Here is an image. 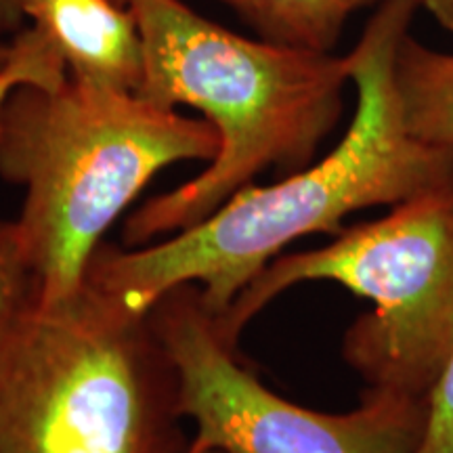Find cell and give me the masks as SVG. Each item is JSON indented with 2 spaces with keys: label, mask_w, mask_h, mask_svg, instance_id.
Segmentation results:
<instances>
[{
  "label": "cell",
  "mask_w": 453,
  "mask_h": 453,
  "mask_svg": "<svg viewBox=\"0 0 453 453\" xmlns=\"http://www.w3.org/2000/svg\"><path fill=\"white\" fill-rule=\"evenodd\" d=\"M113 3H118V4H122V7H128V0H113Z\"/></svg>",
  "instance_id": "obj_16"
},
{
  "label": "cell",
  "mask_w": 453,
  "mask_h": 453,
  "mask_svg": "<svg viewBox=\"0 0 453 453\" xmlns=\"http://www.w3.org/2000/svg\"><path fill=\"white\" fill-rule=\"evenodd\" d=\"M36 300V277L19 225L17 220L0 219V347Z\"/></svg>",
  "instance_id": "obj_10"
},
{
  "label": "cell",
  "mask_w": 453,
  "mask_h": 453,
  "mask_svg": "<svg viewBox=\"0 0 453 453\" xmlns=\"http://www.w3.org/2000/svg\"><path fill=\"white\" fill-rule=\"evenodd\" d=\"M11 42H13V59L0 72V105L19 84L53 87L67 78L64 59L34 26L17 32Z\"/></svg>",
  "instance_id": "obj_11"
},
{
  "label": "cell",
  "mask_w": 453,
  "mask_h": 453,
  "mask_svg": "<svg viewBox=\"0 0 453 453\" xmlns=\"http://www.w3.org/2000/svg\"><path fill=\"white\" fill-rule=\"evenodd\" d=\"M428 405L426 433L418 453H453V359Z\"/></svg>",
  "instance_id": "obj_12"
},
{
  "label": "cell",
  "mask_w": 453,
  "mask_h": 453,
  "mask_svg": "<svg viewBox=\"0 0 453 453\" xmlns=\"http://www.w3.org/2000/svg\"><path fill=\"white\" fill-rule=\"evenodd\" d=\"M180 380V410L196 426L187 453H418L428 399L365 388L357 410L324 413L283 399L237 359L197 286L151 304Z\"/></svg>",
  "instance_id": "obj_6"
},
{
  "label": "cell",
  "mask_w": 453,
  "mask_h": 453,
  "mask_svg": "<svg viewBox=\"0 0 453 453\" xmlns=\"http://www.w3.org/2000/svg\"><path fill=\"white\" fill-rule=\"evenodd\" d=\"M418 9L384 0L347 55L357 105L330 154L273 185H246L200 225L137 248L104 242L87 280L134 311H150L177 286H197L203 307L223 317L283 248L304 235H338L357 211L396 203L453 183V147L407 128L395 87V55Z\"/></svg>",
  "instance_id": "obj_1"
},
{
  "label": "cell",
  "mask_w": 453,
  "mask_h": 453,
  "mask_svg": "<svg viewBox=\"0 0 453 453\" xmlns=\"http://www.w3.org/2000/svg\"><path fill=\"white\" fill-rule=\"evenodd\" d=\"M21 15L15 9L13 0H0V30H13L19 26Z\"/></svg>",
  "instance_id": "obj_14"
},
{
  "label": "cell",
  "mask_w": 453,
  "mask_h": 453,
  "mask_svg": "<svg viewBox=\"0 0 453 453\" xmlns=\"http://www.w3.org/2000/svg\"><path fill=\"white\" fill-rule=\"evenodd\" d=\"M304 281H334L373 303L344 334L342 357L367 388L430 399L453 359V183L390 206L327 246L277 257L214 319L225 342L271 300Z\"/></svg>",
  "instance_id": "obj_5"
},
{
  "label": "cell",
  "mask_w": 453,
  "mask_h": 453,
  "mask_svg": "<svg viewBox=\"0 0 453 453\" xmlns=\"http://www.w3.org/2000/svg\"><path fill=\"white\" fill-rule=\"evenodd\" d=\"M217 130L133 90L67 73L19 84L0 105V179L24 189L19 225L38 303L70 298L107 229L156 174L211 162Z\"/></svg>",
  "instance_id": "obj_3"
},
{
  "label": "cell",
  "mask_w": 453,
  "mask_h": 453,
  "mask_svg": "<svg viewBox=\"0 0 453 453\" xmlns=\"http://www.w3.org/2000/svg\"><path fill=\"white\" fill-rule=\"evenodd\" d=\"M265 41L334 53L349 19L384 0H220Z\"/></svg>",
  "instance_id": "obj_9"
},
{
  "label": "cell",
  "mask_w": 453,
  "mask_h": 453,
  "mask_svg": "<svg viewBox=\"0 0 453 453\" xmlns=\"http://www.w3.org/2000/svg\"><path fill=\"white\" fill-rule=\"evenodd\" d=\"M11 59H13V42L0 41V72L11 64Z\"/></svg>",
  "instance_id": "obj_15"
},
{
  "label": "cell",
  "mask_w": 453,
  "mask_h": 453,
  "mask_svg": "<svg viewBox=\"0 0 453 453\" xmlns=\"http://www.w3.org/2000/svg\"><path fill=\"white\" fill-rule=\"evenodd\" d=\"M395 87L410 133L453 147V53L428 47L410 32L395 55Z\"/></svg>",
  "instance_id": "obj_8"
},
{
  "label": "cell",
  "mask_w": 453,
  "mask_h": 453,
  "mask_svg": "<svg viewBox=\"0 0 453 453\" xmlns=\"http://www.w3.org/2000/svg\"><path fill=\"white\" fill-rule=\"evenodd\" d=\"M143 38L137 95L194 107L217 130L208 166L124 220V246L160 242L200 225L265 170L298 173L336 128L350 82L347 55L248 38L183 0H128Z\"/></svg>",
  "instance_id": "obj_2"
},
{
  "label": "cell",
  "mask_w": 453,
  "mask_h": 453,
  "mask_svg": "<svg viewBox=\"0 0 453 453\" xmlns=\"http://www.w3.org/2000/svg\"><path fill=\"white\" fill-rule=\"evenodd\" d=\"M21 17L59 53L67 73L137 93L143 38L137 17L113 0H13Z\"/></svg>",
  "instance_id": "obj_7"
},
{
  "label": "cell",
  "mask_w": 453,
  "mask_h": 453,
  "mask_svg": "<svg viewBox=\"0 0 453 453\" xmlns=\"http://www.w3.org/2000/svg\"><path fill=\"white\" fill-rule=\"evenodd\" d=\"M411 3L418 11H426L439 26L453 34V0H411Z\"/></svg>",
  "instance_id": "obj_13"
},
{
  "label": "cell",
  "mask_w": 453,
  "mask_h": 453,
  "mask_svg": "<svg viewBox=\"0 0 453 453\" xmlns=\"http://www.w3.org/2000/svg\"><path fill=\"white\" fill-rule=\"evenodd\" d=\"M185 422L154 317L88 280L0 347V453H187Z\"/></svg>",
  "instance_id": "obj_4"
}]
</instances>
